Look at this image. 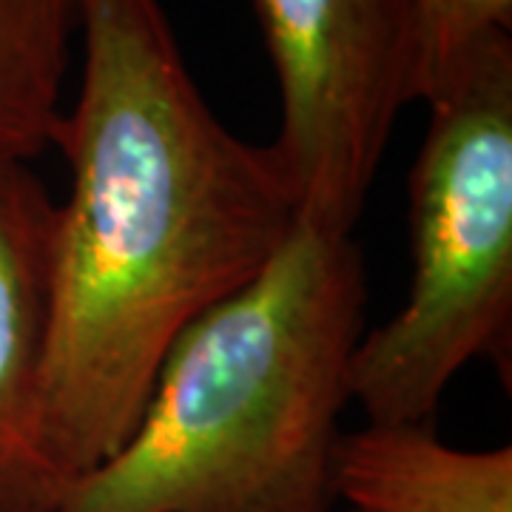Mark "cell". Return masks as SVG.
<instances>
[{"mask_svg":"<svg viewBox=\"0 0 512 512\" xmlns=\"http://www.w3.org/2000/svg\"><path fill=\"white\" fill-rule=\"evenodd\" d=\"M365 305L353 234L299 217L171 345L131 436L57 512H333Z\"/></svg>","mask_w":512,"mask_h":512,"instance_id":"7a4b0ae2","label":"cell"},{"mask_svg":"<svg viewBox=\"0 0 512 512\" xmlns=\"http://www.w3.org/2000/svg\"><path fill=\"white\" fill-rule=\"evenodd\" d=\"M419 49V100L476 49L512 29V0H407Z\"/></svg>","mask_w":512,"mask_h":512,"instance_id":"ba28073f","label":"cell"},{"mask_svg":"<svg viewBox=\"0 0 512 512\" xmlns=\"http://www.w3.org/2000/svg\"><path fill=\"white\" fill-rule=\"evenodd\" d=\"M83 72L49 259L46 402L77 481L131 436L171 345L302 217L274 146L205 103L160 0H77Z\"/></svg>","mask_w":512,"mask_h":512,"instance_id":"6da1fadb","label":"cell"},{"mask_svg":"<svg viewBox=\"0 0 512 512\" xmlns=\"http://www.w3.org/2000/svg\"><path fill=\"white\" fill-rule=\"evenodd\" d=\"M55 205L32 163H0V512H57L77 484L46 402Z\"/></svg>","mask_w":512,"mask_h":512,"instance_id":"5b68a950","label":"cell"},{"mask_svg":"<svg viewBox=\"0 0 512 512\" xmlns=\"http://www.w3.org/2000/svg\"><path fill=\"white\" fill-rule=\"evenodd\" d=\"M77 0H0V163L52 148Z\"/></svg>","mask_w":512,"mask_h":512,"instance_id":"52a82bcc","label":"cell"},{"mask_svg":"<svg viewBox=\"0 0 512 512\" xmlns=\"http://www.w3.org/2000/svg\"><path fill=\"white\" fill-rule=\"evenodd\" d=\"M410 174V288L367 330L350 402L376 424L433 421L473 359H501L512 328V37H484L424 100Z\"/></svg>","mask_w":512,"mask_h":512,"instance_id":"3957f363","label":"cell"},{"mask_svg":"<svg viewBox=\"0 0 512 512\" xmlns=\"http://www.w3.org/2000/svg\"><path fill=\"white\" fill-rule=\"evenodd\" d=\"M282 126L274 151L305 220L353 234L399 111L419 103L407 0H256Z\"/></svg>","mask_w":512,"mask_h":512,"instance_id":"277c9868","label":"cell"},{"mask_svg":"<svg viewBox=\"0 0 512 512\" xmlns=\"http://www.w3.org/2000/svg\"><path fill=\"white\" fill-rule=\"evenodd\" d=\"M333 495L348 512H512V450H461L430 421L342 433Z\"/></svg>","mask_w":512,"mask_h":512,"instance_id":"8992f818","label":"cell"}]
</instances>
